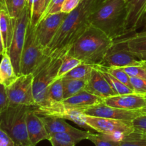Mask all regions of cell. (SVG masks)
I'll return each instance as SVG.
<instances>
[{"label": "cell", "instance_id": "1", "mask_svg": "<svg viewBox=\"0 0 146 146\" xmlns=\"http://www.w3.org/2000/svg\"><path fill=\"white\" fill-rule=\"evenodd\" d=\"M101 0H82L66 17L58 28L45 54L48 57L64 58L73 44L91 26L89 17Z\"/></svg>", "mask_w": 146, "mask_h": 146}, {"label": "cell", "instance_id": "2", "mask_svg": "<svg viewBox=\"0 0 146 146\" xmlns=\"http://www.w3.org/2000/svg\"><path fill=\"white\" fill-rule=\"evenodd\" d=\"M91 25L99 29L113 40L127 33L125 0H101L90 15Z\"/></svg>", "mask_w": 146, "mask_h": 146}, {"label": "cell", "instance_id": "3", "mask_svg": "<svg viewBox=\"0 0 146 146\" xmlns=\"http://www.w3.org/2000/svg\"><path fill=\"white\" fill-rule=\"evenodd\" d=\"M113 40L99 29L91 25L77 39L66 55L75 57L82 63L101 65Z\"/></svg>", "mask_w": 146, "mask_h": 146}, {"label": "cell", "instance_id": "4", "mask_svg": "<svg viewBox=\"0 0 146 146\" xmlns=\"http://www.w3.org/2000/svg\"><path fill=\"white\" fill-rule=\"evenodd\" d=\"M62 61V57H49L33 74V94L35 101L34 107L38 114L46 112L52 107L48 97V89L53 81L58 78V71Z\"/></svg>", "mask_w": 146, "mask_h": 146}, {"label": "cell", "instance_id": "5", "mask_svg": "<svg viewBox=\"0 0 146 146\" xmlns=\"http://www.w3.org/2000/svg\"><path fill=\"white\" fill-rule=\"evenodd\" d=\"M29 106H9L0 115V128L5 131L16 146H32L27 133V113Z\"/></svg>", "mask_w": 146, "mask_h": 146}, {"label": "cell", "instance_id": "6", "mask_svg": "<svg viewBox=\"0 0 146 146\" xmlns=\"http://www.w3.org/2000/svg\"><path fill=\"white\" fill-rule=\"evenodd\" d=\"M49 57L37 39L35 27L29 24L21 58V75L34 74Z\"/></svg>", "mask_w": 146, "mask_h": 146}, {"label": "cell", "instance_id": "7", "mask_svg": "<svg viewBox=\"0 0 146 146\" xmlns=\"http://www.w3.org/2000/svg\"><path fill=\"white\" fill-rule=\"evenodd\" d=\"M31 21L28 8H26L19 17L15 19L14 34L9 48L7 51L14 66L16 74L21 76V58L25 42L27 28Z\"/></svg>", "mask_w": 146, "mask_h": 146}, {"label": "cell", "instance_id": "8", "mask_svg": "<svg viewBox=\"0 0 146 146\" xmlns=\"http://www.w3.org/2000/svg\"><path fill=\"white\" fill-rule=\"evenodd\" d=\"M32 74L21 75L7 88L9 106H35L33 94Z\"/></svg>", "mask_w": 146, "mask_h": 146}, {"label": "cell", "instance_id": "9", "mask_svg": "<svg viewBox=\"0 0 146 146\" xmlns=\"http://www.w3.org/2000/svg\"><path fill=\"white\" fill-rule=\"evenodd\" d=\"M145 62L141 61L128 50L123 37L114 40L104 57L101 66L105 67H123L143 65Z\"/></svg>", "mask_w": 146, "mask_h": 146}, {"label": "cell", "instance_id": "10", "mask_svg": "<svg viewBox=\"0 0 146 146\" xmlns=\"http://www.w3.org/2000/svg\"><path fill=\"white\" fill-rule=\"evenodd\" d=\"M84 121L91 129L95 130L98 133H101L112 134L115 133H122L127 135L134 132L133 121L101 118L85 114Z\"/></svg>", "mask_w": 146, "mask_h": 146}, {"label": "cell", "instance_id": "11", "mask_svg": "<svg viewBox=\"0 0 146 146\" xmlns=\"http://www.w3.org/2000/svg\"><path fill=\"white\" fill-rule=\"evenodd\" d=\"M67 14L59 12L44 17L35 27L37 39L44 48L51 43Z\"/></svg>", "mask_w": 146, "mask_h": 146}, {"label": "cell", "instance_id": "12", "mask_svg": "<svg viewBox=\"0 0 146 146\" xmlns=\"http://www.w3.org/2000/svg\"><path fill=\"white\" fill-rule=\"evenodd\" d=\"M85 115L91 116L101 117V118H113V119L128 120L133 121L137 117L143 115L140 110H125L115 108L106 105L104 101L92 106L83 111Z\"/></svg>", "mask_w": 146, "mask_h": 146}, {"label": "cell", "instance_id": "13", "mask_svg": "<svg viewBox=\"0 0 146 146\" xmlns=\"http://www.w3.org/2000/svg\"><path fill=\"white\" fill-rule=\"evenodd\" d=\"M34 106L29 108L27 113V133L31 145L36 146L41 141L48 140L49 134L41 120V116L36 112Z\"/></svg>", "mask_w": 146, "mask_h": 146}, {"label": "cell", "instance_id": "14", "mask_svg": "<svg viewBox=\"0 0 146 146\" xmlns=\"http://www.w3.org/2000/svg\"><path fill=\"white\" fill-rule=\"evenodd\" d=\"M126 9L127 33L131 34L135 32L145 22L146 0H127Z\"/></svg>", "mask_w": 146, "mask_h": 146}, {"label": "cell", "instance_id": "15", "mask_svg": "<svg viewBox=\"0 0 146 146\" xmlns=\"http://www.w3.org/2000/svg\"><path fill=\"white\" fill-rule=\"evenodd\" d=\"M85 90L104 100L115 96L111 86L96 66H95L91 76L87 81Z\"/></svg>", "mask_w": 146, "mask_h": 146}, {"label": "cell", "instance_id": "16", "mask_svg": "<svg viewBox=\"0 0 146 146\" xmlns=\"http://www.w3.org/2000/svg\"><path fill=\"white\" fill-rule=\"evenodd\" d=\"M106 105L125 110H140L146 105L144 95L135 94L115 95L104 100Z\"/></svg>", "mask_w": 146, "mask_h": 146}, {"label": "cell", "instance_id": "17", "mask_svg": "<svg viewBox=\"0 0 146 146\" xmlns=\"http://www.w3.org/2000/svg\"><path fill=\"white\" fill-rule=\"evenodd\" d=\"M104 99L84 89L78 94L63 100L62 104L66 108L84 111L86 108L101 103Z\"/></svg>", "mask_w": 146, "mask_h": 146}, {"label": "cell", "instance_id": "18", "mask_svg": "<svg viewBox=\"0 0 146 146\" xmlns=\"http://www.w3.org/2000/svg\"><path fill=\"white\" fill-rule=\"evenodd\" d=\"M123 37L128 50L141 61L146 63V23L141 31Z\"/></svg>", "mask_w": 146, "mask_h": 146}, {"label": "cell", "instance_id": "19", "mask_svg": "<svg viewBox=\"0 0 146 146\" xmlns=\"http://www.w3.org/2000/svg\"><path fill=\"white\" fill-rule=\"evenodd\" d=\"M90 131L80 130L76 133H58L49 135L48 141L52 146H76L83 140H87Z\"/></svg>", "mask_w": 146, "mask_h": 146}, {"label": "cell", "instance_id": "20", "mask_svg": "<svg viewBox=\"0 0 146 146\" xmlns=\"http://www.w3.org/2000/svg\"><path fill=\"white\" fill-rule=\"evenodd\" d=\"M15 19L10 17L3 3L0 1V30L6 51L9 48L14 34Z\"/></svg>", "mask_w": 146, "mask_h": 146}, {"label": "cell", "instance_id": "21", "mask_svg": "<svg viewBox=\"0 0 146 146\" xmlns=\"http://www.w3.org/2000/svg\"><path fill=\"white\" fill-rule=\"evenodd\" d=\"M39 115L49 135L58 133H76L80 131L78 128L69 125L68 123L66 122L65 119L49 115Z\"/></svg>", "mask_w": 146, "mask_h": 146}, {"label": "cell", "instance_id": "22", "mask_svg": "<svg viewBox=\"0 0 146 146\" xmlns=\"http://www.w3.org/2000/svg\"><path fill=\"white\" fill-rule=\"evenodd\" d=\"M17 78L18 76L16 74L9 56L6 51L0 62V84L7 87Z\"/></svg>", "mask_w": 146, "mask_h": 146}, {"label": "cell", "instance_id": "23", "mask_svg": "<svg viewBox=\"0 0 146 146\" xmlns=\"http://www.w3.org/2000/svg\"><path fill=\"white\" fill-rule=\"evenodd\" d=\"M96 66L101 71L102 74L104 75V78L108 81V83L111 86V88L114 91L115 95H123V94H133V93L132 89H131L129 87H128L125 84L121 83L117 78H115L113 76L109 74L102 66L97 65Z\"/></svg>", "mask_w": 146, "mask_h": 146}, {"label": "cell", "instance_id": "24", "mask_svg": "<svg viewBox=\"0 0 146 146\" xmlns=\"http://www.w3.org/2000/svg\"><path fill=\"white\" fill-rule=\"evenodd\" d=\"M64 86V98H68L85 89L87 81L62 78Z\"/></svg>", "mask_w": 146, "mask_h": 146}, {"label": "cell", "instance_id": "25", "mask_svg": "<svg viewBox=\"0 0 146 146\" xmlns=\"http://www.w3.org/2000/svg\"><path fill=\"white\" fill-rule=\"evenodd\" d=\"M94 67H95V66L94 65L81 63V64L77 66L71 71L63 76L61 78L88 81V78L91 76V73H92Z\"/></svg>", "mask_w": 146, "mask_h": 146}, {"label": "cell", "instance_id": "26", "mask_svg": "<svg viewBox=\"0 0 146 146\" xmlns=\"http://www.w3.org/2000/svg\"><path fill=\"white\" fill-rule=\"evenodd\" d=\"M10 17L17 19L27 7L28 0H0Z\"/></svg>", "mask_w": 146, "mask_h": 146}, {"label": "cell", "instance_id": "27", "mask_svg": "<svg viewBox=\"0 0 146 146\" xmlns=\"http://www.w3.org/2000/svg\"><path fill=\"white\" fill-rule=\"evenodd\" d=\"M87 140L92 142L95 146H118L121 143L114 141L108 134L101 133H90Z\"/></svg>", "mask_w": 146, "mask_h": 146}, {"label": "cell", "instance_id": "28", "mask_svg": "<svg viewBox=\"0 0 146 146\" xmlns=\"http://www.w3.org/2000/svg\"><path fill=\"white\" fill-rule=\"evenodd\" d=\"M81 61L75 57L71 56L66 55L63 58V61L60 66L59 71L58 74V78H61L63 76L66 74L71 70L74 69L75 67L81 64Z\"/></svg>", "mask_w": 146, "mask_h": 146}, {"label": "cell", "instance_id": "29", "mask_svg": "<svg viewBox=\"0 0 146 146\" xmlns=\"http://www.w3.org/2000/svg\"><path fill=\"white\" fill-rule=\"evenodd\" d=\"M118 146H146V138L141 134L133 132L125 135Z\"/></svg>", "mask_w": 146, "mask_h": 146}, {"label": "cell", "instance_id": "30", "mask_svg": "<svg viewBox=\"0 0 146 146\" xmlns=\"http://www.w3.org/2000/svg\"><path fill=\"white\" fill-rule=\"evenodd\" d=\"M103 67L109 74H111L115 78H117L118 81H120L121 83H123L125 86L129 87L131 89H132V86L131 84V77L127 74V73L122 68H119V67H108V68L105 66Z\"/></svg>", "mask_w": 146, "mask_h": 146}, {"label": "cell", "instance_id": "31", "mask_svg": "<svg viewBox=\"0 0 146 146\" xmlns=\"http://www.w3.org/2000/svg\"><path fill=\"white\" fill-rule=\"evenodd\" d=\"M44 1L45 0H34L33 1L32 14H31V21H30V24L33 27H36L44 14Z\"/></svg>", "mask_w": 146, "mask_h": 146}, {"label": "cell", "instance_id": "32", "mask_svg": "<svg viewBox=\"0 0 146 146\" xmlns=\"http://www.w3.org/2000/svg\"><path fill=\"white\" fill-rule=\"evenodd\" d=\"M123 69L130 77H136L146 79V63L143 65L123 67Z\"/></svg>", "mask_w": 146, "mask_h": 146}, {"label": "cell", "instance_id": "33", "mask_svg": "<svg viewBox=\"0 0 146 146\" xmlns=\"http://www.w3.org/2000/svg\"><path fill=\"white\" fill-rule=\"evenodd\" d=\"M131 84L133 93L141 95L146 94V79L131 77Z\"/></svg>", "mask_w": 146, "mask_h": 146}, {"label": "cell", "instance_id": "34", "mask_svg": "<svg viewBox=\"0 0 146 146\" xmlns=\"http://www.w3.org/2000/svg\"><path fill=\"white\" fill-rule=\"evenodd\" d=\"M64 1L65 0H51L49 4L47 7L46 9L45 12L43 14L41 19L46 17V16L51 15V14H54L61 12V8H62V6Z\"/></svg>", "mask_w": 146, "mask_h": 146}, {"label": "cell", "instance_id": "35", "mask_svg": "<svg viewBox=\"0 0 146 146\" xmlns=\"http://www.w3.org/2000/svg\"><path fill=\"white\" fill-rule=\"evenodd\" d=\"M134 132L146 135V115H141L133 120Z\"/></svg>", "mask_w": 146, "mask_h": 146}, {"label": "cell", "instance_id": "36", "mask_svg": "<svg viewBox=\"0 0 146 146\" xmlns=\"http://www.w3.org/2000/svg\"><path fill=\"white\" fill-rule=\"evenodd\" d=\"M9 106L8 97L7 94V88L5 86L0 84V115Z\"/></svg>", "mask_w": 146, "mask_h": 146}, {"label": "cell", "instance_id": "37", "mask_svg": "<svg viewBox=\"0 0 146 146\" xmlns=\"http://www.w3.org/2000/svg\"><path fill=\"white\" fill-rule=\"evenodd\" d=\"M82 0H65L61 8V12L68 14L75 9Z\"/></svg>", "mask_w": 146, "mask_h": 146}, {"label": "cell", "instance_id": "38", "mask_svg": "<svg viewBox=\"0 0 146 146\" xmlns=\"http://www.w3.org/2000/svg\"><path fill=\"white\" fill-rule=\"evenodd\" d=\"M0 146H16L12 138L0 128Z\"/></svg>", "mask_w": 146, "mask_h": 146}, {"label": "cell", "instance_id": "39", "mask_svg": "<svg viewBox=\"0 0 146 146\" xmlns=\"http://www.w3.org/2000/svg\"><path fill=\"white\" fill-rule=\"evenodd\" d=\"M6 50L5 48H4V41H3V38L2 35H1V30H0V56H3Z\"/></svg>", "mask_w": 146, "mask_h": 146}, {"label": "cell", "instance_id": "40", "mask_svg": "<svg viewBox=\"0 0 146 146\" xmlns=\"http://www.w3.org/2000/svg\"><path fill=\"white\" fill-rule=\"evenodd\" d=\"M140 111L142 113L143 115H146V105L144 107H143L141 109H140Z\"/></svg>", "mask_w": 146, "mask_h": 146}, {"label": "cell", "instance_id": "41", "mask_svg": "<svg viewBox=\"0 0 146 146\" xmlns=\"http://www.w3.org/2000/svg\"><path fill=\"white\" fill-rule=\"evenodd\" d=\"M144 98H145V101H146V94H145V95H144Z\"/></svg>", "mask_w": 146, "mask_h": 146}, {"label": "cell", "instance_id": "42", "mask_svg": "<svg viewBox=\"0 0 146 146\" xmlns=\"http://www.w3.org/2000/svg\"><path fill=\"white\" fill-rule=\"evenodd\" d=\"M141 135H142V134H141ZM143 135V136L144 137V138H146V135Z\"/></svg>", "mask_w": 146, "mask_h": 146}, {"label": "cell", "instance_id": "43", "mask_svg": "<svg viewBox=\"0 0 146 146\" xmlns=\"http://www.w3.org/2000/svg\"><path fill=\"white\" fill-rule=\"evenodd\" d=\"M145 22L146 23V15H145Z\"/></svg>", "mask_w": 146, "mask_h": 146}, {"label": "cell", "instance_id": "44", "mask_svg": "<svg viewBox=\"0 0 146 146\" xmlns=\"http://www.w3.org/2000/svg\"><path fill=\"white\" fill-rule=\"evenodd\" d=\"M125 1H127V0H125Z\"/></svg>", "mask_w": 146, "mask_h": 146}]
</instances>
